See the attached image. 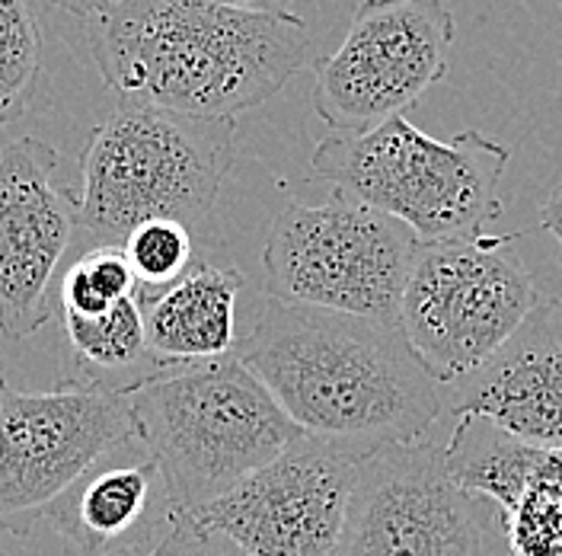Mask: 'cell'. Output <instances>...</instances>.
<instances>
[{
	"label": "cell",
	"instance_id": "d4e9b609",
	"mask_svg": "<svg viewBox=\"0 0 562 556\" xmlns=\"http://www.w3.org/2000/svg\"><path fill=\"white\" fill-rule=\"evenodd\" d=\"M48 3H55L58 10H68V13H74V16L90 20L93 13H100V10L109 7L112 0H48Z\"/></svg>",
	"mask_w": 562,
	"mask_h": 556
},
{
	"label": "cell",
	"instance_id": "e0dca14e",
	"mask_svg": "<svg viewBox=\"0 0 562 556\" xmlns=\"http://www.w3.org/2000/svg\"><path fill=\"white\" fill-rule=\"evenodd\" d=\"M61 333L70 352V365L77 368L70 381L90 383L109 393L128 397L167 368H173L147 346L140 294L122 298L97 316L61 313Z\"/></svg>",
	"mask_w": 562,
	"mask_h": 556
},
{
	"label": "cell",
	"instance_id": "5bb4252c",
	"mask_svg": "<svg viewBox=\"0 0 562 556\" xmlns=\"http://www.w3.org/2000/svg\"><path fill=\"white\" fill-rule=\"evenodd\" d=\"M451 387L457 419L483 416L518 438L562 448V298L540 301L505 346Z\"/></svg>",
	"mask_w": 562,
	"mask_h": 556
},
{
	"label": "cell",
	"instance_id": "cb8c5ba5",
	"mask_svg": "<svg viewBox=\"0 0 562 556\" xmlns=\"http://www.w3.org/2000/svg\"><path fill=\"white\" fill-rule=\"evenodd\" d=\"M214 7H234V10H252V13H288L294 0H202Z\"/></svg>",
	"mask_w": 562,
	"mask_h": 556
},
{
	"label": "cell",
	"instance_id": "ac0fdd59",
	"mask_svg": "<svg viewBox=\"0 0 562 556\" xmlns=\"http://www.w3.org/2000/svg\"><path fill=\"white\" fill-rule=\"evenodd\" d=\"M42 80V26L30 0H0V125L20 119Z\"/></svg>",
	"mask_w": 562,
	"mask_h": 556
},
{
	"label": "cell",
	"instance_id": "7402d4cb",
	"mask_svg": "<svg viewBox=\"0 0 562 556\" xmlns=\"http://www.w3.org/2000/svg\"><path fill=\"white\" fill-rule=\"evenodd\" d=\"M150 556H244L234 544H227L224 537L211 534L195 522L176 515L170 537L154 551Z\"/></svg>",
	"mask_w": 562,
	"mask_h": 556
},
{
	"label": "cell",
	"instance_id": "484cf974",
	"mask_svg": "<svg viewBox=\"0 0 562 556\" xmlns=\"http://www.w3.org/2000/svg\"><path fill=\"white\" fill-rule=\"evenodd\" d=\"M0 556H3V554H0Z\"/></svg>",
	"mask_w": 562,
	"mask_h": 556
},
{
	"label": "cell",
	"instance_id": "5b68a950",
	"mask_svg": "<svg viewBox=\"0 0 562 556\" xmlns=\"http://www.w3.org/2000/svg\"><path fill=\"white\" fill-rule=\"evenodd\" d=\"M508 160V144L476 129L441 141L396 115L361 135L319 141L311 176L431 244L486 234V224L502 218L498 182Z\"/></svg>",
	"mask_w": 562,
	"mask_h": 556
},
{
	"label": "cell",
	"instance_id": "7a4b0ae2",
	"mask_svg": "<svg viewBox=\"0 0 562 556\" xmlns=\"http://www.w3.org/2000/svg\"><path fill=\"white\" fill-rule=\"evenodd\" d=\"M87 45L105 87L125 103L237 119L307 65L311 30L297 13L112 0L87 20Z\"/></svg>",
	"mask_w": 562,
	"mask_h": 556
},
{
	"label": "cell",
	"instance_id": "8fae6325",
	"mask_svg": "<svg viewBox=\"0 0 562 556\" xmlns=\"http://www.w3.org/2000/svg\"><path fill=\"white\" fill-rule=\"evenodd\" d=\"M339 556H483V522L457 487L445 445L371 452L355 477Z\"/></svg>",
	"mask_w": 562,
	"mask_h": 556
},
{
	"label": "cell",
	"instance_id": "6da1fadb",
	"mask_svg": "<svg viewBox=\"0 0 562 556\" xmlns=\"http://www.w3.org/2000/svg\"><path fill=\"white\" fill-rule=\"evenodd\" d=\"M234 355L304 435L361 454L422 442L445 413L441 383L390 323L269 301Z\"/></svg>",
	"mask_w": 562,
	"mask_h": 556
},
{
	"label": "cell",
	"instance_id": "277c9868",
	"mask_svg": "<svg viewBox=\"0 0 562 556\" xmlns=\"http://www.w3.org/2000/svg\"><path fill=\"white\" fill-rule=\"evenodd\" d=\"M237 119H202L147 103L115 105L80 154L77 224L119 244L147 221L209 218L234 167Z\"/></svg>",
	"mask_w": 562,
	"mask_h": 556
},
{
	"label": "cell",
	"instance_id": "ba28073f",
	"mask_svg": "<svg viewBox=\"0 0 562 556\" xmlns=\"http://www.w3.org/2000/svg\"><path fill=\"white\" fill-rule=\"evenodd\" d=\"M135 438L122 393L70 378L45 393L0 381V531L26 537L77 480Z\"/></svg>",
	"mask_w": 562,
	"mask_h": 556
},
{
	"label": "cell",
	"instance_id": "8992f818",
	"mask_svg": "<svg viewBox=\"0 0 562 556\" xmlns=\"http://www.w3.org/2000/svg\"><path fill=\"white\" fill-rule=\"evenodd\" d=\"M416 246L419 237L403 221L339 189L323 205L291 202L276 214L262 249L269 301L400 326Z\"/></svg>",
	"mask_w": 562,
	"mask_h": 556
},
{
	"label": "cell",
	"instance_id": "52a82bcc",
	"mask_svg": "<svg viewBox=\"0 0 562 556\" xmlns=\"http://www.w3.org/2000/svg\"><path fill=\"white\" fill-rule=\"evenodd\" d=\"M518 237L470 234L416 246L400 330L438 383L476 371L540 304Z\"/></svg>",
	"mask_w": 562,
	"mask_h": 556
},
{
	"label": "cell",
	"instance_id": "4fadbf2b",
	"mask_svg": "<svg viewBox=\"0 0 562 556\" xmlns=\"http://www.w3.org/2000/svg\"><path fill=\"white\" fill-rule=\"evenodd\" d=\"M68 556H150L173 531L164 477L138 438L109 454L45 512Z\"/></svg>",
	"mask_w": 562,
	"mask_h": 556
},
{
	"label": "cell",
	"instance_id": "ffe728a7",
	"mask_svg": "<svg viewBox=\"0 0 562 556\" xmlns=\"http://www.w3.org/2000/svg\"><path fill=\"white\" fill-rule=\"evenodd\" d=\"M122 249L144 288L138 294H160L195 269L192 231L179 221H147L122 241Z\"/></svg>",
	"mask_w": 562,
	"mask_h": 556
},
{
	"label": "cell",
	"instance_id": "603a6c76",
	"mask_svg": "<svg viewBox=\"0 0 562 556\" xmlns=\"http://www.w3.org/2000/svg\"><path fill=\"white\" fill-rule=\"evenodd\" d=\"M540 227L560 244L562 249V179L553 186V192L547 196L543 202V211H540Z\"/></svg>",
	"mask_w": 562,
	"mask_h": 556
},
{
	"label": "cell",
	"instance_id": "7c38bea8",
	"mask_svg": "<svg viewBox=\"0 0 562 556\" xmlns=\"http://www.w3.org/2000/svg\"><path fill=\"white\" fill-rule=\"evenodd\" d=\"M58 164L42 138L0 151V333L16 343L52 320V276L77 227V192L55 182Z\"/></svg>",
	"mask_w": 562,
	"mask_h": 556
},
{
	"label": "cell",
	"instance_id": "2e32d148",
	"mask_svg": "<svg viewBox=\"0 0 562 556\" xmlns=\"http://www.w3.org/2000/svg\"><path fill=\"white\" fill-rule=\"evenodd\" d=\"M445 457L457 487L492 499L498 512L537 489L562 496V448L518 438L483 416L457 419Z\"/></svg>",
	"mask_w": 562,
	"mask_h": 556
},
{
	"label": "cell",
	"instance_id": "9a60e30c",
	"mask_svg": "<svg viewBox=\"0 0 562 556\" xmlns=\"http://www.w3.org/2000/svg\"><path fill=\"white\" fill-rule=\"evenodd\" d=\"M240 291V269L195 263V269L173 288L140 294L150 352L167 365H195L234 355Z\"/></svg>",
	"mask_w": 562,
	"mask_h": 556
},
{
	"label": "cell",
	"instance_id": "30bf717a",
	"mask_svg": "<svg viewBox=\"0 0 562 556\" xmlns=\"http://www.w3.org/2000/svg\"><path fill=\"white\" fill-rule=\"evenodd\" d=\"M368 454L301 435L217 502L182 515L244 556H339L351 487Z\"/></svg>",
	"mask_w": 562,
	"mask_h": 556
},
{
	"label": "cell",
	"instance_id": "d6986e66",
	"mask_svg": "<svg viewBox=\"0 0 562 556\" xmlns=\"http://www.w3.org/2000/svg\"><path fill=\"white\" fill-rule=\"evenodd\" d=\"M138 294V278L119 244L90 246L61 281V313L97 316L122 298Z\"/></svg>",
	"mask_w": 562,
	"mask_h": 556
},
{
	"label": "cell",
	"instance_id": "9c48e42d",
	"mask_svg": "<svg viewBox=\"0 0 562 556\" xmlns=\"http://www.w3.org/2000/svg\"><path fill=\"white\" fill-rule=\"evenodd\" d=\"M454 38L445 0H361L342 45L314 62V112L333 135L384 125L448 74Z\"/></svg>",
	"mask_w": 562,
	"mask_h": 556
},
{
	"label": "cell",
	"instance_id": "44dd1931",
	"mask_svg": "<svg viewBox=\"0 0 562 556\" xmlns=\"http://www.w3.org/2000/svg\"><path fill=\"white\" fill-rule=\"evenodd\" d=\"M512 556H562V496L537 489L502 512Z\"/></svg>",
	"mask_w": 562,
	"mask_h": 556
},
{
	"label": "cell",
	"instance_id": "3957f363",
	"mask_svg": "<svg viewBox=\"0 0 562 556\" xmlns=\"http://www.w3.org/2000/svg\"><path fill=\"white\" fill-rule=\"evenodd\" d=\"M128 410L176 515L217 502L304 435L237 355L167 368L128 393Z\"/></svg>",
	"mask_w": 562,
	"mask_h": 556
}]
</instances>
